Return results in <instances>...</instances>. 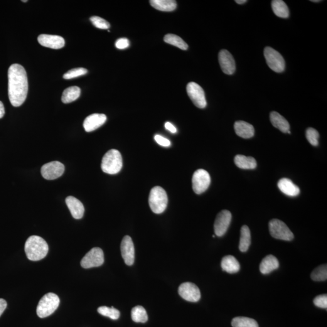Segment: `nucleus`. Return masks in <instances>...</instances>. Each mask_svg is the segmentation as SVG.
I'll use <instances>...</instances> for the list:
<instances>
[{"label":"nucleus","instance_id":"obj_1","mask_svg":"<svg viewBox=\"0 0 327 327\" xmlns=\"http://www.w3.org/2000/svg\"><path fill=\"white\" fill-rule=\"evenodd\" d=\"M28 93V80L25 69L18 64L8 70V95L11 104L19 107L23 104Z\"/></svg>","mask_w":327,"mask_h":327},{"label":"nucleus","instance_id":"obj_2","mask_svg":"<svg viewBox=\"0 0 327 327\" xmlns=\"http://www.w3.org/2000/svg\"><path fill=\"white\" fill-rule=\"evenodd\" d=\"M24 250L29 260L38 261L48 255L49 246L43 238L34 235L27 240Z\"/></svg>","mask_w":327,"mask_h":327},{"label":"nucleus","instance_id":"obj_3","mask_svg":"<svg viewBox=\"0 0 327 327\" xmlns=\"http://www.w3.org/2000/svg\"><path fill=\"white\" fill-rule=\"evenodd\" d=\"M122 167V156L117 150H110L103 156L102 169L104 173L110 174H117L121 171Z\"/></svg>","mask_w":327,"mask_h":327},{"label":"nucleus","instance_id":"obj_4","mask_svg":"<svg viewBox=\"0 0 327 327\" xmlns=\"http://www.w3.org/2000/svg\"><path fill=\"white\" fill-rule=\"evenodd\" d=\"M168 204L166 191L159 186L154 187L150 192L149 205L154 213L161 214L166 210Z\"/></svg>","mask_w":327,"mask_h":327},{"label":"nucleus","instance_id":"obj_5","mask_svg":"<svg viewBox=\"0 0 327 327\" xmlns=\"http://www.w3.org/2000/svg\"><path fill=\"white\" fill-rule=\"evenodd\" d=\"M60 298L55 293H49L44 295L39 302L36 313L40 318H46L53 314L60 305Z\"/></svg>","mask_w":327,"mask_h":327},{"label":"nucleus","instance_id":"obj_6","mask_svg":"<svg viewBox=\"0 0 327 327\" xmlns=\"http://www.w3.org/2000/svg\"><path fill=\"white\" fill-rule=\"evenodd\" d=\"M269 231L270 235L275 239L290 241L294 238L293 233L282 221L274 219L270 221Z\"/></svg>","mask_w":327,"mask_h":327},{"label":"nucleus","instance_id":"obj_7","mask_svg":"<svg viewBox=\"0 0 327 327\" xmlns=\"http://www.w3.org/2000/svg\"><path fill=\"white\" fill-rule=\"evenodd\" d=\"M264 56L268 66L274 72L281 73L285 70L286 63L278 52L270 47H266L264 49Z\"/></svg>","mask_w":327,"mask_h":327},{"label":"nucleus","instance_id":"obj_8","mask_svg":"<svg viewBox=\"0 0 327 327\" xmlns=\"http://www.w3.org/2000/svg\"><path fill=\"white\" fill-rule=\"evenodd\" d=\"M211 182L210 174L204 169H198L193 173L192 187L194 192L198 195L207 190Z\"/></svg>","mask_w":327,"mask_h":327},{"label":"nucleus","instance_id":"obj_9","mask_svg":"<svg viewBox=\"0 0 327 327\" xmlns=\"http://www.w3.org/2000/svg\"><path fill=\"white\" fill-rule=\"evenodd\" d=\"M104 262V253L102 248H93L86 254L81 261V265L85 269L101 266Z\"/></svg>","mask_w":327,"mask_h":327},{"label":"nucleus","instance_id":"obj_10","mask_svg":"<svg viewBox=\"0 0 327 327\" xmlns=\"http://www.w3.org/2000/svg\"><path fill=\"white\" fill-rule=\"evenodd\" d=\"M187 92L191 102L196 107L204 109L207 105L205 91L198 84L194 82L189 83L187 86Z\"/></svg>","mask_w":327,"mask_h":327},{"label":"nucleus","instance_id":"obj_11","mask_svg":"<svg viewBox=\"0 0 327 327\" xmlns=\"http://www.w3.org/2000/svg\"><path fill=\"white\" fill-rule=\"evenodd\" d=\"M65 171V166L59 161H52L44 164L41 167V173L43 178L48 180L60 178Z\"/></svg>","mask_w":327,"mask_h":327},{"label":"nucleus","instance_id":"obj_12","mask_svg":"<svg viewBox=\"0 0 327 327\" xmlns=\"http://www.w3.org/2000/svg\"><path fill=\"white\" fill-rule=\"evenodd\" d=\"M232 218V213L228 210H223L218 213L214 224V230L217 237H221L225 234L229 227Z\"/></svg>","mask_w":327,"mask_h":327},{"label":"nucleus","instance_id":"obj_13","mask_svg":"<svg viewBox=\"0 0 327 327\" xmlns=\"http://www.w3.org/2000/svg\"><path fill=\"white\" fill-rule=\"evenodd\" d=\"M178 293L182 298L187 301L196 302L200 301L201 292L199 288L191 282H185L180 285Z\"/></svg>","mask_w":327,"mask_h":327},{"label":"nucleus","instance_id":"obj_14","mask_svg":"<svg viewBox=\"0 0 327 327\" xmlns=\"http://www.w3.org/2000/svg\"><path fill=\"white\" fill-rule=\"evenodd\" d=\"M121 255L125 264L132 265L135 261V247L132 238L125 236L121 244Z\"/></svg>","mask_w":327,"mask_h":327},{"label":"nucleus","instance_id":"obj_15","mask_svg":"<svg viewBox=\"0 0 327 327\" xmlns=\"http://www.w3.org/2000/svg\"><path fill=\"white\" fill-rule=\"evenodd\" d=\"M219 62L223 72L227 75H232L236 70V64L232 54L227 50H222L219 53Z\"/></svg>","mask_w":327,"mask_h":327},{"label":"nucleus","instance_id":"obj_16","mask_svg":"<svg viewBox=\"0 0 327 327\" xmlns=\"http://www.w3.org/2000/svg\"><path fill=\"white\" fill-rule=\"evenodd\" d=\"M38 41L41 46L53 49H60L65 45V39L58 35L41 34L39 35Z\"/></svg>","mask_w":327,"mask_h":327},{"label":"nucleus","instance_id":"obj_17","mask_svg":"<svg viewBox=\"0 0 327 327\" xmlns=\"http://www.w3.org/2000/svg\"><path fill=\"white\" fill-rule=\"evenodd\" d=\"M106 120L107 117L104 114H93L86 118L83 123V127L86 132H93L102 126Z\"/></svg>","mask_w":327,"mask_h":327},{"label":"nucleus","instance_id":"obj_18","mask_svg":"<svg viewBox=\"0 0 327 327\" xmlns=\"http://www.w3.org/2000/svg\"><path fill=\"white\" fill-rule=\"evenodd\" d=\"M66 203L73 218L76 220H80L83 218L85 213V207L80 200L73 196H69L66 199Z\"/></svg>","mask_w":327,"mask_h":327},{"label":"nucleus","instance_id":"obj_19","mask_svg":"<svg viewBox=\"0 0 327 327\" xmlns=\"http://www.w3.org/2000/svg\"><path fill=\"white\" fill-rule=\"evenodd\" d=\"M234 129L236 134L244 139L251 138L255 134V129L252 124L243 121L235 122Z\"/></svg>","mask_w":327,"mask_h":327},{"label":"nucleus","instance_id":"obj_20","mask_svg":"<svg viewBox=\"0 0 327 327\" xmlns=\"http://www.w3.org/2000/svg\"><path fill=\"white\" fill-rule=\"evenodd\" d=\"M279 190L289 196H296L300 193V189L296 185L293 183L290 179L282 178L280 179L277 183Z\"/></svg>","mask_w":327,"mask_h":327},{"label":"nucleus","instance_id":"obj_21","mask_svg":"<svg viewBox=\"0 0 327 327\" xmlns=\"http://www.w3.org/2000/svg\"><path fill=\"white\" fill-rule=\"evenodd\" d=\"M279 263L277 258L274 255H268L260 262L259 269L261 274H269L274 270L278 269Z\"/></svg>","mask_w":327,"mask_h":327},{"label":"nucleus","instance_id":"obj_22","mask_svg":"<svg viewBox=\"0 0 327 327\" xmlns=\"http://www.w3.org/2000/svg\"><path fill=\"white\" fill-rule=\"evenodd\" d=\"M270 121L275 127L283 133L290 134V124L287 120L276 112H272L270 116Z\"/></svg>","mask_w":327,"mask_h":327},{"label":"nucleus","instance_id":"obj_23","mask_svg":"<svg viewBox=\"0 0 327 327\" xmlns=\"http://www.w3.org/2000/svg\"><path fill=\"white\" fill-rule=\"evenodd\" d=\"M221 267L224 271L233 274L240 271V264L234 257L228 255L223 258Z\"/></svg>","mask_w":327,"mask_h":327},{"label":"nucleus","instance_id":"obj_24","mask_svg":"<svg viewBox=\"0 0 327 327\" xmlns=\"http://www.w3.org/2000/svg\"><path fill=\"white\" fill-rule=\"evenodd\" d=\"M236 166L240 169L251 170L255 169L257 166V161L254 158L251 156H245L238 155L234 159Z\"/></svg>","mask_w":327,"mask_h":327},{"label":"nucleus","instance_id":"obj_25","mask_svg":"<svg viewBox=\"0 0 327 327\" xmlns=\"http://www.w3.org/2000/svg\"><path fill=\"white\" fill-rule=\"evenodd\" d=\"M150 3L155 9L163 12L173 11L177 7L176 1L173 0H151Z\"/></svg>","mask_w":327,"mask_h":327},{"label":"nucleus","instance_id":"obj_26","mask_svg":"<svg viewBox=\"0 0 327 327\" xmlns=\"http://www.w3.org/2000/svg\"><path fill=\"white\" fill-rule=\"evenodd\" d=\"M80 88L78 86H72L64 90L61 100L65 104H68L77 100L80 97Z\"/></svg>","mask_w":327,"mask_h":327},{"label":"nucleus","instance_id":"obj_27","mask_svg":"<svg viewBox=\"0 0 327 327\" xmlns=\"http://www.w3.org/2000/svg\"><path fill=\"white\" fill-rule=\"evenodd\" d=\"M273 11L280 18H287L290 16L289 7L286 2L282 0H274L272 2Z\"/></svg>","mask_w":327,"mask_h":327},{"label":"nucleus","instance_id":"obj_28","mask_svg":"<svg viewBox=\"0 0 327 327\" xmlns=\"http://www.w3.org/2000/svg\"><path fill=\"white\" fill-rule=\"evenodd\" d=\"M251 244V233L247 225H243L241 230L239 248L241 252H246Z\"/></svg>","mask_w":327,"mask_h":327},{"label":"nucleus","instance_id":"obj_29","mask_svg":"<svg viewBox=\"0 0 327 327\" xmlns=\"http://www.w3.org/2000/svg\"><path fill=\"white\" fill-rule=\"evenodd\" d=\"M131 316L132 320L135 323H146L148 320V316L146 310L142 306H138L133 308L131 312Z\"/></svg>","mask_w":327,"mask_h":327},{"label":"nucleus","instance_id":"obj_30","mask_svg":"<svg viewBox=\"0 0 327 327\" xmlns=\"http://www.w3.org/2000/svg\"><path fill=\"white\" fill-rule=\"evenodd\" d=\"M164 40L166 43L177 47L182 50H188L189 46L183 39L174 34H167L164 36Z\"/></svg>","mask_w":327,"mask_h":327},{"label":"nucleus","instance_id":"obj_31","mask_svg":"<svg viewBox=\"0 0 327 327\" xmlns=\"http://www.w3.org/2000/svg\"><path fill=\"white\" fill-rule=\"evenodd\" d=\"M233 327H259L255 319L247 317H237L232 321Z\"/></svg>","mask_w":327,"mask_h":327},{"label":"nucleus","instance_id":"obj_32","mask_svg":"<svg viewBox=\"0 0 327 327\" xmlns=\"http://www.w3.org/2000/svg\"><path fill=\"white\" fill-rule=\"evenodd\" d=\"M311 279L314 281H325L327 279V267L326 264L320 265L313 270L311 274Z\"/></svg>","mask_w":327,"mask_h":327},{"label":"nucleus","instance_id":"obj_33","mask_svg":"<svg viewBox=\"0 0 327 327\" xmlns=\"http://www.w3.org/2000/svg\"><path fill=\"white\" fill-rule=\"evenodd\" d=\"M98 312L102 316L108 317L113 320H117L120 318V312L114 307L105 306L100 307L98 309Z\"/></svg>","mask_w":327,"mask_h":327},{"label":"nucleus","instance_id":"obj_34","mask_svg":"<svg viewBox=\"0 0 327 327\" xmlns=\"http://www.w3.org/2000/svg\"><path fill=\"white\" fill-rule=\"evenodd\" d=\"M87 73V70L83 68H75L71 69L66 72L63 75V78L65 80H71L73 78L80 77V76L85 75Z\"/></svg>","mask_w":327,"mask_h":327},{"label":"nucleus","instance_id":"obj_35","mask_svg":"<svg viewBox=\"0 0 327 327\" xmlns=\"http://www.w3.org/2000/svg\"><path fill=\"white\" fill-rule=\"evenodd\" d=\"M306 138L312 146H318L319 134L316 129L313 128H309L306 131Z\"/></svg>","mask_w":327,"mask_h":327},{"label":"nucleus","instance_id":"obj_36","mask_svg":"<svg viewBox=\"0 0 327 327\" xmlns=\"http://www.w3.org/2000/svg\"><path fill=\"white\" fill-rule=\"evenodd\" d=\"M90 20L92 22L93 25L98 29H108L110 27L109 22L105 20L104 19L101 18L100 17H92L90 18Z\"/></svg>","mask_w":327,"mask_h":327},{"label":"nucleus","instance_id":"obj_37","mask_svg":"<svg viewBox=\"0 0 327 327\" xmlns=\"http://www.w3.org/2000/svg\"><path fill=\"white\" fill-rule=\"evenodd\" d=\"M314 305L319 308L327 309V294H321L316 296L313 301Z\"/></svg>","mask_w":327,"mask_h":327},{"label":"nucleus","instance_id":"obj_38","mask_svg":"<svg viewBox=\"0 0 327 327\" xmlns=\"http://www.w3.org/2000/svg\"><path fill=\"white\" fill-rule=\"evenodd\" d=\"M155 139L157 143L161 146L169 147L171 146V141L168 139L166 138L161 136V135H155Z\"/></svg>","mask_w":327,"mask_h":327},{"label":"nucleus","instance_id":"obj_39","mask_svg":"<svg viewBox=\"0 0 327 327\" xmlns=\"http://www.w3.org/2000/svg\"><path fill=\"white\" fill-rule=\"evenodd\" d=\"M130 42L128 39L125 38H120L115 43V46L119 49H124L129 47Z\"/></svg>","mask_w":327,"mask_h":327},{"label":"nucleus","instance_id":"obj_40","mask_svg":"<svg viewBox=\"0 0 327 327\" xmlns=\"http://www.w3.org/2000/svg\"><path fill=\"white\" fill-rule=\"evenodd\" d=\"M165 127L167 130H169V132L172 133V134H175L177 132V129L175 127L171 122H167L165 124Z\"/></svg>","mask_w":327,"mask_h":327},{"label":"nucleus","instance_id":"obj_41","mask_svg":"<svg viewBox=\"0 0 327 327\" xmlns=\"http://www.w3.org/2000/svg\"><path fill=\"white\" fill-rule=\"evenodd\" d=\"M7 307V302L3 299H0V316L3 313Z\"/></svg>","mask_w":327,"mask_h":327},{"label":"nucleus","instance_id":"obj_42","mask_svg":"<svg viewBox=\"0 0 327 327\" xmlns=\"http://www.w3.org/2000/svg\"><path fill=\"white\" fill-rule=\"evenodd\" d=\"M5 114V110L3 104L1 102H0V119L4 117Z\"/></svg>","mask_w":327,"mask_h":327},{"label":"nucleus","instance_id":"obj_43","mask_svg":"<svg viewBox=\"0 0 327 327\" xmlns=\"http://www.w3.org/2000/svg\"><path fill=\"white\" fill-rule=\"evenodd\" d=\"M235 2H237V4H242L245 3L247 1H246V0H237Z\"/></svg>","mask_w":327,"mask_h":327},{"label":"nucleus","instance_id":"obj_44","mask_svg":"<svg viewBox=\"0 0 327 327\" xmlns=\"http://www.w3.org/2000/svg\"><path fill=\"white\" fill-rule=\"evenodd\" d=\"M311 1L316 2H319V1H319V0H316V1H315V0H314V1H313V0H311Z\"/></svg>","mask_w":327,"mask_h":327},{"label":"nucleus","instance_id":"obj_45","mask_svg":"<svg viewBox=\"0 0 327 327\" xmlns=\"http://www.w3.org/2000/svg\"><path fill=\"white\" fill-rule=\"evenodd\" d=\"M23 2H28V1H22Z\"/></svg>","mask_w":327,"mask_h":327}]
</instances>
